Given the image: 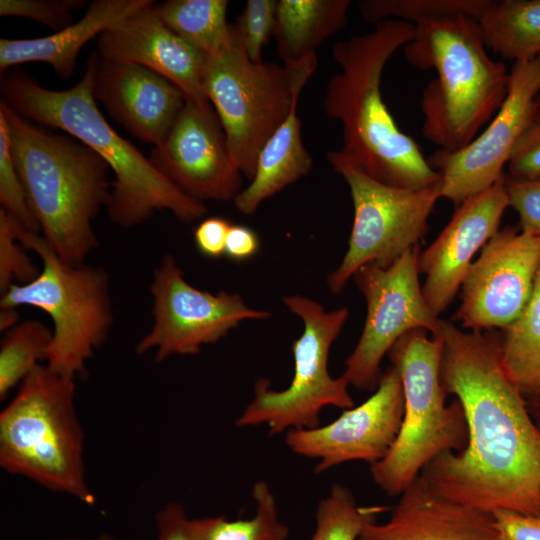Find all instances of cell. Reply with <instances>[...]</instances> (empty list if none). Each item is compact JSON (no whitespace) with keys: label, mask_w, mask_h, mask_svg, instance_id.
Instances as JSON below:
<instances>
[{"label":"cell","mask_w":540,"mask_h":540,"mask_svg":"<svg viewBox=\"0 0 540 540\" xmlns=\"http://www.w3.org/2000/svg\"><path fill=\"white\" fill-rule=\"evenodd\" d=\"M75 379L37 365L0 413V465L55 492L91 504Z\"/></svg>","instance_id":"6"},{"label":"cell","mask_w":540,"mask_h":540,"mask_svg":"<svg viewBox=\"0 0 540 540\" xmlns=\"http://www.w3.org/2000/svg\"><path fill=\"white\" fill-rule=\"evenodd\" d=\"M149 0H95L77 22L51 35L32 39H0V70L42 62L63 79L75 70L81 49L94 37L114 28Z\"/></svg>","instance_id":"22"},{"label":"cell","mask_w":540,"mask_h":540,"mask_svg":"<svg viewBox=\"0 0 540 540\" xmlns=\"http://www.w3.org/2000/svg\"><path fill=\"white\" fill-rule=\"evenodd\" d=\"M508 206L503 176L459 204L437 238L420 252L419 272L426 276L422 293L436 316L445 311L458 293L474 255L499 231Z\"/></svg>","instance_id":"18"},{"label":"cell","mask_w":540,"mask_h":540,"mask_svg":"<svg viewBox=\"0 0 540 540\" xmlns=\"http://www.w3.org/2000/svg\"><path fill=\"white\" fill-rule=\"evenodd\" d=\"M500 338L503 367L524 398L540 393V268L532 295Z\"/></svg>","instance_id":"26"},{"label":"cell","mask_w":540,"mask_h":540,"mask_svg":"<svg viewBox=\"0 0 540 540\" xmlns=\"http://www.w3.org/2000/svg\"><path fill=\"white\" fill-rule=\"evenodd\" d=\"M357 540H502L492 513L435 492L419 475L384 523L365 525Z\"/></svg>","instance_id":"21"},{"label":"cell","mask_w":540,"mask_h":540,"mask_svg":"<svg viewBox=\"0 0 540 540\" xmlns=\"http://www.w3.org/2000/svg\"><path fill=\"white\" fill-rule=\"evenodd\" d=\"M256 513L250 519L228 520L224 516L188 520L192 540H287L289 528L279 520L270 485L257 481L252 488Z\"/></svg>","instance_id":"28"},{"label":"cell","mask_w":540,"mask_h":540,"mask_svg":"<svg viewBox=\"0 0 540 540\" xmlns=\"http://www.w3.org/2000/svg\"><path fill=\"white\" fill-rule=\"evenodd\" d=\"M327 159L349 186L354 208L348 249L327 277L332 294L343 291L364 265L390 266L428 231V219L441 195V180L418 189L397 188L365 173L340 150Z\"/></svg>","instance_id":"11"},{"label":"cell","mask_w":540,"mask_h":540,"mask_svg":"<svg viewBox=\"0 0 540 540\" xmlns=\"http://www.w3.org/2000/svg\"><path fill=\"white\" fill-rule=\"evenodd\" d=\"M539 94L540 56L515 62L505 100L485 130L458 151L438 149L427 158L441 176L442 197L459 205L505 175L504 166L536 118L535 100Z\"/></svg>","instance_id":"14"},{"label":"cell","mask_w":540,"mask_h":540,"mask_svg":"<svg viewBox=\"0 0 540 540\" xmlns=\"http://www.w3.org/2000/svg\"><path fill=\"white\" fill-rule=\"evenodd\" d=\"M502 540H540V516L509 510L493 513Z\"/></svg>","instance_id":"39"},{"label":"cell","mask_w":540,"mask_h":540,"mask_svg":"<svg viewBox=\"0 0 540 540\" xmlns=\"http://www.w3.org/2000/svg\"><path fill=\"white\" fill-rule=\"evenodd\" d=\"M540 268V236L506 227L473 261L455 315L464 328H505L527 305Z\"/></svg>","instance_id":"15"},{"label":"cell","mask_w":540,"mask_h":540,"mask_svg":"<svg viewBox=\"0 0 540 540\" xmlns=\"http://www.w3.org/2000/svg\"><path fill=\"white\" fill-rule=\"evenodd\" d=\"M52 330L37 320L18 323L4 332L0 345V400L46 361Z\"/></svg>","instance_id":"29"},{"label":"cell","mask_w":540,"mask_h":540,"mask_svg":"<svg viewBox=\"0 0 540 540\" xmlns=\"http://www.w3.org/2000/svg\"><path fill=\"white\" fill-rule=\"evenodd\" d=\"M93 95L129 133L154 146L165 139L186 103L182 91L162 75L98 53Z\"/></svg>","instance_id":"20"},{"label":"cell","mask_w":540,"mask_h":540,"mask_svg":"<svg viewBox=\"0 0 540 540\" xmlns=\"http://www.w3.org/2000/svg\"><path fill=\"white\" fill-rule=\"evenodd\" d=\"M527 408L534 419L537 426L540 428V393L534 396L525 398Z\"/></svg>","instance_id":"43"},{"label":"cell","mask_w":540,"mask_h":540,"mask_svg":"<svg viewBox=\"0 0 540 540\" xmlns=\"http://www.w3.org/2000/svg\"><path fill=\"white\" fill-rule=\"evenodd\" d=\"M17 239L42 261L38 276L24 285H13L1 295L0 307L31 306L52 320V341L46 365L75 379L85 373L87 361L105 342L113 324L108 273L86 263L63 261L45 238L13 218Z\"/></svg>","instance_id":"9"},{"label":"cell","mask_w":540,"mask_h":540,"mask_svg":"<svg viewBox=\"0 0 540 540\" xmlns=\"http://www.w3.org/2000/svg\"><path fill=\"white\" fill-rule=\"evenodd\" d=\"M316 67V53L283 66L253 62L235 24L228 42L206 56L205 94L235 166L250 181L263 146L285 121Z\"/></svg>","instance_id":"8"},{"label":"cell","mask_w":540,"mask_h":540,"mask_svg":"<svg viewBox=\"0 0 540 540\" xmlns=\"http://www.w3.org/2000/svg\"><path fill=\"white\" fill-rule=\"evenodd\" d=\"M71 540H77V539H71ZM93 540H113L111 536L107 535V534H104V535H101Z\"/></svg>","instance_id":"45"},{"label":"cell","mask_w":540,"mask_h":540,"mask_svg":"<svg viewBox=\"0 0 540 540\" xmlns=\"http://www.w3.org/2000/svg\"><path fill=\"white\" fill-rule=\"evenodd\" d=\"M515 179H540V118H536L518 141L507 164Z\"/></svg>","instance_id":"37"},{"label":"cell","mask_w":540,"mask_h":540,"mask_svg":"<svg viewBox=\"0 0 540 540\" xmlns=\"http://www.w3.org/2000/svg\"><path fill=\"white\" fill-rule=\"evenodd\" d=\"M390 509L387 506H358L351 490L333 484L316 509V526L310 540H357L366 524Z\"/></svg>","instance_id":"31"},{"label":"cell","mask_w":540,"mask_h":540,"mask_svg":"<svg viewBox=\"0 0 540 540\" xmlns=\"http://www.w3.org/2000/svg\"><path fill=\"white\" fill-rule=\"evenodd\" d=\"M414 34L415 25L390 19L338 41L332 55L341 71L328 81L324 97L327 116L342 124L340 151L372 178L405 189L441 180L417 142L399 129L381 93L386 63Z\"/></svg>","instance_id":"3"},{"label":"cell","mask_w":540,"mask_h":540,"mask_svg":"<svg viewBox=\"0 0 540 540\" xmlns=\"http://www.w3.org/2000/svg\"><path fill=\"white\" fill-rule=\"evenodd\" d=\"M230 227L231 223L222 217L202 219L193 233L197 250L207 258H219L224 255Z\"/></svg>","instance_id":"38"},{"label":"cell","mask_w":540,"mask_h":540,"mask_svg":"<svg viewBox=\"0 0 540 540\" xmlns=\"http://www.w3.org/2000/svg\"><path fill=\"white\" fill-rule=\"evenodd\" d=\"M10 151L43 237L66 263L98 247L93 222L106 208L108 164L72 136L48 131L0 102Z\"/></svg>","instance_id":"4"},{"label":"cell","mask_w":540,"mask_h":540,"mask_svg":"<svg viewBox=\"0 0 540 540\" xmlns=\"http://www.w3.org/2000/svg\"><path fill=\"white\" fill-rule=\"evenodd\" d=\"M85 5V0H1L0 15L32 19L59 31L73 24V11Z\"/></svg>","instance_id":"35"},{"label":"cell","mask_w":540,"mask_h":540,"mask_svg":"<svg viewBox=\"0 0 540 540\" xmlns=\"http://www.w3.org/2000/svg\"><path fill=\"white\" fill-rule=\"evenodd\" d=\"M96 58L95 51L82 78L65 90L45 88L20 70L4 73L1 102L27 120L66 132L108 164L114 180L105 209L116 225L134 227L160 210L182 222L202 219L207 213L204 202L176 187L99 111L93 95Z\"/></svg>","instance_id":"2"},{"label":"cell","mask_w":540,"mask_h":540,"mask_svg":"<svg viewBox=\"0 0 540 540\" xmlns=\"http://www.w3.org/2000/svg\"><path fill=\"white\" fill-rule=\"evenodd\" d=\"M18 316L17 309L0 307V331L6 332L17 325Z\"/></svg>","instance_id":"42"},{"label":"cell","mask_w":540,"mask_h":540,"mask_svg":"<svg viewBox=\"0 0 540 540\" xmlns=\"http://www.w3.org/2000/svg\"><path fill=\"white\" fill-rule=\"evenodd\" d=\"M441 334L425 329L403 335L390 349L391 365L400 375L404 414L387 455L370 465L375 484L388 496H399L424 467L445 452H461L468 444V428L458 399L446 404L440 376Z\"/></svg>","instance_id":"7"},{"label":"cell","mask_w":540,"mask_h":540,"mask_svg":"<svg viewBox=\"0 0 540 540\" xmlns=\"http://www.w3.org/2000/svg\"><path fill=\"white\" fill-rule=\"evenodd\" d=\"M176 187L199 201H229L242 190L225 132L211 104L186 101L169 133L150 156Z\"/></svg>","instance_id":"17"},{"label":"cell","mask_w":540,"mask_h":540,"mask_svg":"<svg viewBox=\"0 0 540 540\" xmlns=\"http://www.w3.org/2000/svg\"><path fill=\"white\" fill-rule=\"evenodd\" d=\"M297 102L263 146L249 185L233 200L242 214H254L265 200L311 171L313 160L302 141Z\"/></svg>","instance_id":"23"},{"label":"cell","mask_w":540,"mask_h":540,"mask_svg":"<svg viewBox=\"0 0 540 540\" xmlns=\"http://www.w3.org/2000/svg\"><path fill=\"white\" fill-rule=\"evenodd\" d=\"M403 414L402 382L391 365L363 403L344 410L327 425L288 431L285 444L299 456L318 459L314 468L317 474L351 461L372 465L389 452L399 433Z\"/></svg>","instance_id":"16"},{"label":"cell","mask_w":540,"mask_h":540,"mask_svg":"<svg viewBox=\"0 0 540 540\" xmlns=\"http://www.w3.org/2000/svg\"><path fill=\"white\" fill-rule=\"evenodd\" d=\"M154 1L98 37L103 59L148 68L175 84L186 101L200 106L210 102L204 91L206 56L169 29L158 17Z\"/></svg>","instance_id":"19"},{"label":"cell","mask_w":540,"mask_h":540,"mask_svg":"<svg viewBox=\"0 0 540 540\" xmlns=\"http://www.w3.org/2000/svg\"><path fill=\"white\" fill-rule=\"evenodd\" d=\"M490 3L491 0H363L359 8L368 22L395 19L417 25L455 17L478 21Z\"/></svg>","instance_id":"30"},{"label":"cell","mask_w":540,"mask_h":540,"mask_svg":"<svg viewBox=\"0 0 540 540\" xmlns=\"http://www.w3.org/2000/svg\"><path fill=\"white\" fill-rule=\"evenodd\" d=\"M278 1L248 0L235 25L249 58L262 62L263 47L274 35Z\"/></svg>","instance_id":"34"},{"label":"cell","mask_w":540,"mask_h":540,"mask_svg":"<svg viewBox=\"0 0 540 540\" xmlns=\"http://www.w3.org/2000/svg\"><path fill=\"white\" fill-rule=\"evenodd\" d=\"M17 239L13 217L0 209V293L13 285H24L35 279L40 270Z\"/></svg>","instance_id":"33"},{"label":"cell","mask_w":540,"mask_h":540,"mask_svg":"<svg viewBox=\"0 0 540 540\" xmlns=\"http://www.w3.org/2000/svg\"><path fill=\"white\" fill-rule=\"evenodd\" d=\"M535 117L540 118V94L536 97L535 100Z\"/></svg>","instance_id":"44"},{"label":"cell","mask_w":540,"mask_h":540,"mask_svg":"<svg viewBox=\"0 0 540 540\" xmlns=\"http://www.w3.org/2000/svg\"><path fill=\"white\" fill-rule=\"evenodd\" d=\"M350 0H279L274 36L284 63L311 54L327 38L344 29Z\"/></svg>","instance_id":"24"},{"label":"cell","mask_w":540,"mask_h":540,"mask_svg":"<svg viewBox=\"0 0 540 540\" xmlns=\"http://www.w3.org/2000/svg\"><path fill=\"white\" fill-rule=\"evenodd\" d=\"M403 51L413 66L436 72L422 93L423 136L446 152L466 147L502 105L509 82L506 66L488 55L478 21L417 24Z\"/></svg>","instance_id":"5"},{"label":"cell","mask_w":540,"mask_h":540,"mask_svg":"<svg viewBox=\"0 0 540 540\" xmlns=\"http://www.w3.org/2000/svg\"><path fill=\"white\" fill-rule=\"evenodd\" d=\"M478 23L486 47L502 58L540 56V0H491Z\"/></svg>","instance_id":"25"},{"label":"cell","mask_w":540,"mask_h":540,"mask_svg":"<svg viewBox=\"0 0 540 540\" xmlns=\"http://www.w3.org/2000/svg\"><path fill=\"white\" fill-rule=\"evenodd\" d=\"M149 290L153 322L136 351L154 352L158 362L173 355H196L202 346L217 343L241 322L271 317L266 310L249 307L237 293L195 288L171 254H165L154 269Z\"/></svg>","instance_id":"13"},{"label":"cell","mask_w":540,"mask_h":540,"mask_svg":"<svg viewBox=\"0 0 540 540\" xmlns=\"http://www.w3.org/2000/svg\"><path fill=\"white\" fill-rule=\"evenodd\" d=\"M0 204L1 209L27 230L39 234L40 227L30 208L25 188L14 164L4 118L0 116Z\"/></svg>","instance_id":"32"},{"label":"cell","mask_w":540,"mask_h":540,"mask_svg":"<svg viewBox=\"0 0 540 540\" xmlns=\"http://www.w3.org/2000/svg\"><path fill=\"white\" fill-rule=\"evenodd\" d=\"M260 239L250 227L231 224L227 234L224 255L232 261L242 262L254 257L260 249Z\"/></svg>","instance_id":"40"},{"label":"cell","mask_w":540,"mask_h":540,"mask_svg":"<svg viewBox=\"0 0 540 540\" xmlns=\"http://www.w3.org/2000/svg\"><path fill=\"white\" fill-rule=\"evenodd\" d=\"M509 206L519 216L520 231L540 236V179L522 180L504 175Z\"/></svg>","instance_id":"36"},{"label":"cell","mask_w":540,"mask_h":540,"mask_svg":"<svg viewBox=\"0 0 540 540\" xmlns=\"http://www.w3.org/2000/svg\"><path fill=\"white\" fill-rule=\"evenodd\" d=\"M227 0H168L155 3L161 21L205 56L219 51L229 40Z\"/></svg>","instance_id":"27"},{"label":"cell","mask_w":540,"mask_h":540,"mask_svg":"<svg viewBox=\"0 0 540 540\" xmlns=\"http://www.w3.org/2000/svg\"><path fill=\"white\" fill-rule=\"evenodd\" d=\"M188 520L180 504L165 505L156 515L159 531L156 540H192L188 532Z\"/></svg>","instance_id":"41"},{"label":"cell","mask_w":540,"mask_h":540,"mask_svg":"<svg viewBox=\"0 0 540 540\" xmlns=\"http://www.w3.org/2000/svg\"><path fill=\"white\" fill-rule=\"evenodd\" d=\"M283 303L304 326L292 342L293 378L280 391L272 389L268 379L259 378L254 398L236 420L239 427L266 425L270 434L313 429L320 426L324 407L354 406L346 379L333 378L328 370L330 349L348 319V308L326 311L319 302L297 294L283 297Z\"/></svg>","instance_id":"10"},{"label":"cell","mask_w":540,"mask_h":540,"mask_svg":"<svg viewBox=\"0 0 540 540\" xmlns=\"http://www.w3.org/2000/svg\"><path fill=\"white\" fill-rule=\"evenodd\" d=\"M440 376L463 407L468 444L445 452L421 477L438 494L489 513L540 516V428L507 375L500 338L441 320Z\"/></svg>","instance_id":"1"},{"label":"cell","mask_w":540,"mask_h":540,"mask_svg":"<svg viewBox=\"0 0 540 540\" xmlns=\"http://www.w3.org/2000/svg\"><path fill=\"white\" fill-rule=\"evenodd\" d=\"M419 255L418 244L388 267L369 263L354 274L367 314L361 336L345 361L342 376L349 386L375 390L383 357L406 333L425 329L440 335L441 319L427 305L419 282Z\"/></svg>","instance_id":"12"}]
</instances>
